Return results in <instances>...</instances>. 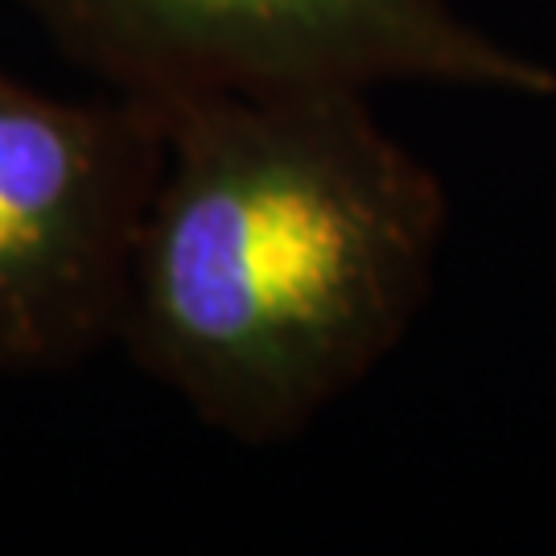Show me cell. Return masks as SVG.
I'll return each mask as SVG.
<instances>
[{
	"label": "cell",
	"mask_w": 556,
	"mask_h": 556,
	"mask_svg": "<svg viewBox=\"0 0 556 556\" xmlns=\"http://www.w3.org/2000/svg\"><path fill=\"white\" fill-rule=\"evenodd\" d=\"M119 346L202 429L301 438L404 346L433 298L450 194L371 91L161 108Z\"/></svg>",
	"instance_id": "6da1fadb"
},
{
	"label": "cell",
	"mask_w": 556,
	"mask_h": 556,
	"mask_svg": "<svg viewBox=\"0 0 556 556\" xmlns=\"http://www.w3.org/2000/svg\"><path fill=\"white\" fill-rule=\"evenodd\" d=\"M108 91L153 108L298 87H466L556 100V66L450 0H21Z\"/></svg>",
	"instance_id": "7a4b0ae2"
},
{
	"label": "cell",
	"mask_w": 556,
	"mask_h": 556,
	"mask_svg": "<svg viewBox=\"0 0 556 556\" xmlns=\"http://www.w3.org/2000/svg\"><path fill=\"white\" fill-rule=\"evenodd\" d=\"M161 140L153 103L66 100L0 66V376L119 346Z\"/></svg>",
	"instance_id": "3957f363"
}]
</instances>
